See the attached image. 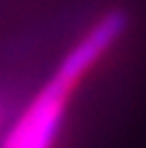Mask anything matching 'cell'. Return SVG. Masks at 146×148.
<instances>
[{
    "label": "cell",
    "mask_w": 146,
    "mask_h": 148,
    "mask_svg": "<svg viewBox=\"0 0 146 148\" xmlns=\"http://www.w3.org/2000/svg\"><path fill=\"white\" fill-rule=\"evenodd\" d=\"M124 29L121 14H108L101 18L85 36L74 45V49L63 58L54 76L45 83V88L36 94L23 112L18 123L14 126L5 148H52L63 123L65 108L72 97L74 88L88 74L92 65L115 45Z\"/></svg>",
    "instance_id": "cell-1"
}]
</instances>
